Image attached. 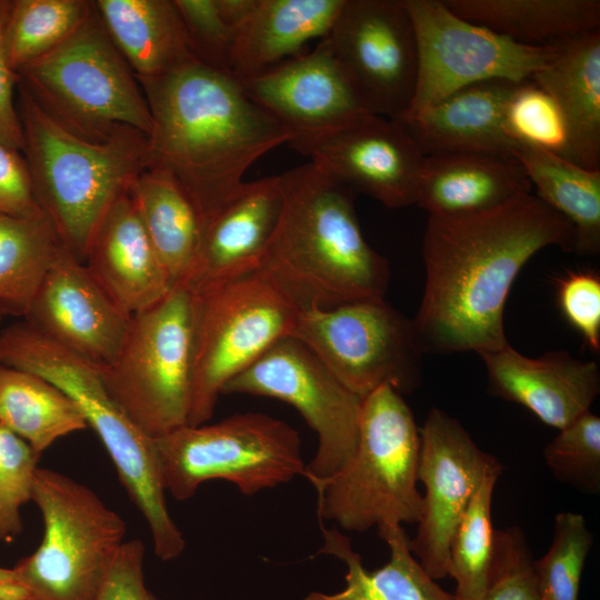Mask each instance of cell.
I'll list each match as a JSON object with an SVG mask.
<instances>
[{"label": "cell", "mask_w": 600, "mask_h": 600, "mask_svg": "<svg viewBox=\"0 0 600 600\" xmlns=\"http://www.w3.org/2000/svg\"><path fill=\"white\" fill-rule=\"evenodd\" d=\"M550 246L573 252L572 226L532 193L483 212L428 216L424 288L412 319L422 352L479 354L509 346L503 317L511 286Z\"/></svg>", "instance_id": "6da1fadb"}, {"label": "cell", "mask_w": 600, "mask_h": 600, "mask_svg": "<svg viewBox=\"0 0 600 600\" xmlns=\"http://www.w3.org/2000/svg\"><path fill=\"white\" fill-rule=\"evenodd\" d=\"M137 80L152 120L147 168L163 170L180 183L202 227L241 189L256 160L293 138L234 76L198 60Z\"/></svg>", "instance_id": "7a4b0ae2"}, {"label": "cell", "mask_w": 600, "mask_h": 600, "mask_svg": "<svg viewBox=\"0 0 600 600\" xmlns=\"http://www.w3.org/2000/svg\"><path fill=\"white\" fill-rule=\"evenodd\" d=\"M280 177L283 207L257 271L301 310L383 299L390 266L362 234L354 192L311 162Z\"/></svg>", "instance_id": "3957f363"}, {"label": "cell", "mask_w": 600, "mask_h": 600, "mask_svg": "<svg viewBox=\"0 0 600 600\" xmlns=\"http://www.w3.org/2000/svg\"><path fill=\"white\" fill-rule=\"evenodd\" d=\"M16 103L37 206L83 262L108 209L147 169L148 136L129 131L103 142L79 138L48 116L20 82Z\"/></svg>", "instance_id": "277c9868"}, {"label": "cell", "mask_w": 600, "mask_h": 600, "mask_svg": "<svg viewBox=\"0 0 600 600\" xmlns=\"http://www.w3.org/2000/svg\"><path fill=\"white\" fill-rule=\"evenodd\" d=\"M0 360L3 366L42 377L71 398L99 437L129 498L147 522L154 554L162 561L178 558L186 540L168 510L154 439L112 399L100 364L53 342L26 321L0 332Z\"/></svg>", "instance_id": "5b68a950"}, {"label": "cell", "mask_w": 600, "mask_h": 600, "mask_svg": "<svg viewBox=\"0 0 600 600\" xmlns=\"http://www.w3.org/2000/svg\"><path fill=\"white\" fill-rule=\"evenodd\" d=\"M420 427L400 392L383 386L362 401L351 458L333 474L310 481L320 519L344 530L418 523Z\"/></svg>", "instance_id": "8992f818"}, {"label": "cell", "mask_w": 600, "mask_h": 600, "mask_svg": "<svg viewBox=\"0 0 600 600\" xmlns=\"http://www.w3.org/2000/svg\"><path fill=\"white\" fill-rule=\"evenodd\" d=\"M17 73L41 109L79 138L103 142L129 131L151 132L144 93L92 1L61 44Z\"/></svg>", "instance_id": "52a82bcc"}, {"label": "cell", "mask_w": 600, "mask_h": 600, "mask_svg": "<svg viewBox=\"0 0 600 600\" xmlns=\"http://www.w3.org/2000/svg\"><path fill=\"white\" fill-rule=\"evenodd\" d=\"M31 500L42 541L13 568L27 600H96L124 542L126 522L83 483L38 468Z\"/></svg>", "instance_id": "ba28073f"}, {"label": "cell", "mask_w": 600, "mask_h": 600, "mask_svg": "<svg viewBox=\"0 0 600 600\" xmlns=\"http://www.w3.org/2000/svg\"><path fill=\"white\" fill-rule=\"evenodd\" d=\"M301 311L259 271L192 292L189 426L211 419L224 386L291 337Z\"/></svg>", "instance_id": "9c48e42d"}, {"label": "cell", "mask_w": 600, "mask_h": 600, "mask_svg": "<svg viewBox=\"0 0 600 600\" xmlns=\"http://www.w3.org/2000/svg\"><path fill=\"white\" fill-rule=\"evenodd\" d=\"M107 390L152 439L188 424L192 394V292L174 286L130 317L116 357L100 366Z\"/></svg>", "instance_id": "30bf717a"}, {"label": "cell", "mask_w": 600, "mask_h": 600, "mask_svg": "<svg viewBox=\"0 0 600 600\" xmlns=\"http://www.w3.org/2000/svg\"><path fill=\"white\" fill-rule=\"evenodd\" d=\"M154 443L164 490L179 501L193 497L209 480H226L252 496L306 473L299 432L261 412L186 424Z\"/></svg>", "instance_id": "8fae6325"}, {"label": "cell", "mask_w": 600, "mask_h": 600, "mask_svg": "<svg viewBox=\"0 0 600 600\" xmlns=\"http://www.w3.org/2000/svg\"><path fill=\"white\" fill-rule=\"evenodd\" d=\"M353 393L418 388L422 350L412 319L383 299L302 310L292 332Z\"/></svg>", "instance_id": "7c38bea8"}, {"label": "cell", "mask_w": 600, "mask_h": 600, "mask_svg": "<svg viewBox=\"0 0 600 600\" xmlns=\"http://www.w3.org/2000/svg\"><path fill=\"white\" fill-rule=\"evenodd\" d=\"M418 48V79L408 121L453 92L487 80H530L552 44L516 42L452 12L441 0H404Z\"/></svg>", "instance_id": "4fadbf2b"}, {"label": "cell", "mask_w": 600, "mask_h": 600, "mask_svg": "<svg viewBox=\"0 0 600 600\" xmlns=\"http://www.w3.org/2000/svg\"><path fill=\"white\" fill-rule=\"evenodd\" d=\"M243 393L294 407L316 432L318 446L306 467L309 480L337 472L353 454L363 399L349 390L301 341L287 337L232 378L222 394Z\"/></svg>", "instance_id": "5bb4252c"}, {"label": "cell", "mask_w": 600, "mask_h": 600, "mask_svg": "<svg viewBox=\"0 0 600 600\" xmlns=\"http://www.w3.org/2000/svg\"><path fill=\"white\" fill-rule=\"evenodd\" d=\"M327 38L363 107L401 121L418 79L417 39L404 0H344Z\"/></svg>", "instance_id": "9a60e30c"}, {"label": "cell", "mask_w": 600, "mask_h": 600, "mask_svg": "<svg viewBox=\"0 0 600 600\" xmlns=\"http://www.w3.org/2000/svg\"><path fill=\"white\" fill-rule=\"evenodd\" d=\"M501 472L499 460L481 450L456 418L439 408L428 412L418 466L422 511L409 547L432 579L449 577L453 532L482 481Z\"/></svg>", "instance_id": "2e32d148"}, {"label": "cell", "mask_w": 600, "mask_h": 600, "mask_svg": "<svg viewBox=\"0 0 600 600\" xmlns=\"http://www.w3.org/2000/svg\"><path fill=\"white\" fill-rule=\"evenodd\" d=\"M288 144L354 193H364L388 208L417 202L426 156L399 121L370 114Z\"/></svg>", "instance_id": "e0dca14e"}, {"label": "cell", "mask_w": 600, "mask_h": 600, "mask_svg": "<svg viewBox=\"0 0 600 600\" xmlns=\"http://www.w3.org/2000/svg\"><path fill=\"white\" fill-rule=\"evenodd\" d=\"M239 81L253 102L290 130L292 140L320 136L372 114L344 77L327 37L309 53Z\"/></svg>", "instance_id": "ac0fdd59"}, {"label": "cell", "mask_w": 600, "mask_h": 600, "mask_svg": "<svg viewBox=\"0 0 600 600\" xmlns=\"http://www.w3.org/2000/svg\"><path fill=\"white\" fill-rule=\"evenodd\" d=\"M23 316L42 336L100 366L116 357L130 321L67 249Z\"/></svg>", "instance_id": "d6986e66"}, {"label": "cell", "mask_w": 600, "mask_h": 600, "mask_svg": "<svg viewBox=\"0 0 600 600\" xmlns=\"http://www.w3.org/2000/svg\"><path fill=\"white\" fill-rule=\"evenodd\" d=\"M479 356L492 394L523 406L558 430L589 411L600 391L598 363L564 350L530 358L509 344Z\"/></svg>", "instance_id": "ffe728a7"}, {"label": "cell", "mask_w": 600, "mask_h": 600, "mask_svg": "<svg viewBox=\"0 0 600 600\" xmlns=\"http://www.w3.org/2000/svg\"><path fill=\"white\" fill-rule=\"evenodd\" d=\"M282 207L280 174L244 182L204 222L196 266L184 286L198 292L257 271Z\"/></svg>", "instance_id": "44dd1931"}, {"label": "cell", "mask_w": 600, "mask_h": 600, "mask_svg": "<svg viewBox=\"0 0 600 600\" xmlns=\"http://www.w3.org/2000/svg\"><path fill=\"white\" fill-rule=\"evenodd\" d=\"M83 264L130 317L156 304L173 288L130 191L120 196L103 216L90 240Z\"/></svg>", "instance_id": "7402d4cb"}, {"label": "cell", "mask_w": 600, "mask_h": 600, "mask_svg": "<svg viewBox=\"0 0 600 600\" xmlns=\"http://www.w3.org/2000/svg\"><path fill=\"white\" fill-rule=\"evenodd\" d=\"M517 86L498 79L470 84L401 123L424 156L483 152L514 157L518 144L507 133L504 113Z\"/></svg>", "instance_id": "603a6c76"}, {"label": "cell", "mask_w": 600, "mask_h": 600, "mask_svg": "<svg viewBox=\"0 0 600 600\" xmlns=\"http://www.w3.org/2000/svg\"><path fill=\"white\" fill-rule=\"evenodd\" d=\"M514 157L446 152L424 157L416 204L428 216L478 213L531 193Z\"/></svg>", "instance_id": "cb8c5ba5"}, {"label": "cell", "mask_w": 600, "mask_h": 600, "mask_svg": "<svg viewBox=\"0 0 600 600\" xmlns=\"http://www.w3.org/2000/svg\"><path fill=\"white\" fill-rule=\"evenodd\" d=\"M531 80L558 104L568 130V159L600 170V30L552 43Z\"/></svg>", "instance_id": "d4e9b609"}, {"label": "cell", "mask_w": 600, "mask_h": 600, "mask_svg": "<svg viewBox=\"0 0 600 600\" xmlns=\"http://www.w3.org/2000/svg\"><path fill=\"white\" fill-rule=\"evenodd\" d=\"M344 0H258L236 37L231 74L242 80L263 72L303 46L329 34Z\"/></svg>", "instance_id": "484cf974"}, {"label": "cell", "mask_w": 600, "mask_h": 600, "mask_svg": "<svg viewBox=\"0 0 600 600\" xmlns=\"http://www.w3.org/2000/svg\"><path fill=\"white\" fill-rule=\"evenodd\" d=\"M92 3L137 78L160 77L197 60L174 0Z\"/></svg>", "instance_id": "4316f807"}, {"label": "cell", "mask_w": 600, "mask_h": 600, "mask_svg": "<svg viewBox=\"0 0 600 600\" xmlns=\"http://www.w3.org/2000/svg\"><path fill=\"white\" fill-rule=\"evenodd\" d=\"M323 543L317 554H330L347 567L346 584L334 593L310 592L303 600H457L442 589L413 556L402 526L378 528L390 550L389 561L374 570L363 567L350 538L321 524Z\"/></svg>", "instance_id": "83f0119b"}, {"label": "cell", "mask_w": 600, "mask_h": 600, "mask_svg": "<svg viewBox=\"0 0 600 600\" xmlns=\"http://www.w3.org/2000/svg\"><path fill=\"white\" fill-rule=\"evenodd\" d=\"M130 192L172 286L186 284L202 234V221L192 200L171 174L156 168L143 170Z\"/></svg>", "instance_id": "f1b7e54d"}, {"label": "cell", "mask_w": 600, "mask_h": 600, "mask_svg": "<svg viewBox=\"0 0 600 600\" xmlns=\"http://www.w3.org/2000/svg\"><path fill=\"white\" fill-rule=\"evenodd\" d=\"M459 17L529 46L600 30L599 0H444Z\"/></svg>", "instance_id": "f546056e"}, {"label": "cell", "mask_w": 600, "mask_h": 600, "mask_svg": "<svg viewBox=\"0 0 600 600\" xmlns=\"http://www.w3.org/2000/svg\"><path fill=\"white\" fill-rule=\"evenodd\" d=\"M513 156L536 187L537 197L572 226L573 252L599 254L600 170L530 146H519Z\"/></svg>", "instance_id": "4dcf8cb0"}, {"label": "cell", "mask_w": 600, "mask_h": 600, "mask_svg": "<svg viewBox=\"0 0 600 600\" xmlns=\"http://www.w3.org/2000/svg\"><path fill=\"white\" fill-rule=\"evenodd\" d=\"M0 424L42 454L58 439L88 427L77 404L42 377L0 366Z\"/></svg>", "instance_id": "1f68e13d"}, {"label": "cell", "mask_w": 600, "mask_h": 600, "mask_svg": "<svg viewBox=\"0 0 600 600\" xmlns=\"http://www.w3.org/2000/svg\"><path fill=\"white\" fill-rule=\"evenodd\" d=\"M67 249L39 208L26 217L0 214V306L24 314L46 276Z\"/></svg>", "instance_id": "d6a6232c"}, {"label": "cell", "mask_w": 600, "mask_h": 600, "mask_svg": "<svg viewBox=\"0 0 600 600\" xmlns=\"http://www.w3.org/2000/svg\"><path fill=\"white\" fill-rule=\"evenodd\" d=\"M91 9L87 0H13L3 31L8 62L14 72L61 44Z\"/></svg>", "instance_id": "836d02e7"}, {"label": "cell", "mask_w": 600, "mask_h": 600, "mask_svg": "<svg viewBox=\"0 0 600 600\" xmlns=\"http://www.w3.org/2000/svg\"><path fill=\"white\" fill-rule=\"evenodd\" d=\"M500 474L487 477L462 514L449 546V576L457 600H482L493 552L491 507Z\"/></svg>", "instance_id": "e575fe53"}, {"label": "cell", "mask_w": 600, "mask_h": 600, "mask_svg": "<svg viewBox=\"0 0 600 600\" xmlns=\"http://www.w3.org/2000/svg\"><path fill=\"white\" fill-rule=\"evenodd\" d=\"M593 543L582 514L556 516L551 544L544 556L532 560L540 600H578L581 574Z\"/></svg>", "instance_id": "d590c367"}, {"label": "cell", "mask_w": 600, "mask_h": 600, "mask_svg": "<svg viewBox=\"0 0 600 600\" xmlns=\"http://www.w3.org/2000/svg\"><path fill=\"white\" fill-rule=\"evenodd\" d=\"M504 124L518 147L530 146L568 159L564 118L551 96L531 79L516 87L506 108Z\"/></svg>", "instance_id": "8d00e7d4"}, {"label": "cell", "mask_w": 600, "mask_h": 600, "mask_svg": "<svg viewBox=\"0 0 600 600\" xmlns=\"http://www.w3.org/2000/svg\"><path fill=\"white\" fill-rule=\"evenodd\" d=\"M543 457L561 482L588 493L600 492V418L581 414L544 447Z\"/></svg>", "instance_id": "74e56055"}, {"label": "cell", "mask_w": 600, "mask_h": 600, "mask_svg": "<svg viewBox=\"0 0 600 600\" xmlns=\"http://www.w3.org/2000/svg\"><path fill=\"white\" fill-rule=\"evenodd\" d=\"M40 454L0 424V542L22 532L21 508L32 498Z\"/></svg>", "instance_id": "f35d334b"}, {"label": "cell", "mask_w": 600, "mask_h": 600, "mask_svg": "<svg viewBox=\"0 0 600 600\" xmlns=\"http://www.w3.org/2000/svg\"><path fill=\"white\" fill-rule=\"evenodd\" d=\"M532 556L517 526L494 531L487 590L482 600H540L532 573Z\"/></svg>", "instance_id": "ab89813d"}, {"label": "cell", "mask_w": 600, "mask_h": 600, "mask_svg": "<svg viewBox=\"0 0 600 600\" xmlns=\"http://www.w3.org/2000/svg\"><path fill=\"white\" fill-rule=\"evenodd\" d=\"M198 61L231 73L237 31L219 12L216 0H174Z\"/></svg>", "instance_id": "60d3db41"}, {"label": "cell", "mask_w": 600, "mask_h": 600, "mask_svg": "<svg viewBox=\"0 0 600 600\" xmlns=\"http://www.w3.org/2000/svg\"><path fill=\"white\" fill-rule=\"evenodd\" d=\"M557 300L568 323L594 353L600 351V276L591 270L570 271L558 280Z\"/></svg>", "instance_id": "b9f144b4"}, {"label": "cell", "mask_w": 600, "mask_h": 600, "mask_svg": "<svg viewBox=\"0 0 600 600\" xmlns=\"http://www.w3.org/2000/svg\"><path fill=\"white\" fill-rule=\"evenodd\" d=\"M143 558L140 539L124 541L96 600H159L144 582Z\"/></svg>", "instance_id": "7bdbcfd3"}, {"label": "cell", "mask_w": 600, "mask_h": 600, "mask_svg": "<svg viewBox=\"0 0 600 600\" xmlns=\"http://www.w3.org/2000/svg\"><path fill=\"white\" fill-rule=\"evenodd\" d=\"M38 209L24 157L0 143V214L26 217Z\"/></svg>", "instance_id": "ee69618b"}, {"label": "cell", "mask_w": 600, "mask_h": 600, "mask_svg": "<svg viewBox=\"0 0 600 600\" xmlns=\"http://www.w3.org/2000/svg\"><path fill=\"white\" fill-rule=\"evenodd\" d=\"M10 1L4 0L0 13V143L19 152L23 150V132L14 101L19 76L7 59L3 31L9 12Z\"/></svg>", "instance_id": "f6af8a7d"}, {"label": "cell", "mask_w": 600, "mask_h": 600, "mask_svg": "<svg viewBox=\"0 0 600 600\" xmlns=\"http://www.w3.org/2000/svg\"><path fill=\"white\" fill-rule=\"evenodd\" d=\"M224 21L237 32L256 8L258 0H216Z\"/></svg>", "instance_id": "bcb514c9"}, {"label": "cell", "mask_w": 600, "mask_h": 600, "mask_svg": "<svg viewBox=\"0 0 600 600\" xmlns=\"http://www.w3.org/2000/svg\"><path fill=\"white\" fill-rule=\"evenodd\" d=\"M0 598L10 600H27L22 587L18 583L13 568L0 567Z\"/></svg>", "instance_id": "7dc6e473"}, {"label": "cell", "mask_w": 600, "mask_h": 600, "mask_svg": "<svg viewBox=\"0 0 600 600\" xmlns=\"http://www.w3.org/2000/svg\"><path fill=\"white\" fill-rule=\"evenodd\" d=\"M4 310L1 308L0 306V323H1V320H2V314H3Z\"/></svg>", "instance_id": "c3c4849f"}, {"label": "cell", "mask_w": 600, "mask_h": 600, "mask_svg": "<svg viewBox=\"0 0 600 600\" xmlns=\"http://www.w3.org/2000/svg\"><path fill=\"white\" fill-rule=\"evenodd\" d=\"M3 4H4V0H0V13H1V10L3 8Z\"/></svg>", "instance_id": "681fc988"}, {"label": "cell", "mask_w": 600, "mask_h": 600, "mask_svg": "<svg viewBox=\"0 0 600 600\" xmlns=\"http://www.w3.org/2000/svg\"><path fill=\"white\" fill-rule=\"evenodd\" d=\"M0 600H10V599L0 598Z\"/></svg>", "instance_id": "f907efd6"}, {"label": "cell", "mask_w": 600, "mask_h": 600, "mask_svg": "<svg viewBox=\"0 0 600 600\" xmlns=\"http://www.w3.org/2000/svg\"><path fill=\"white\" fill-rule=\"evenodd\" d=\"M1 364H2V363H1V360H0V366H1Z\"/></svg>", "instance_id": "816d5d0a"}]
</instances>
